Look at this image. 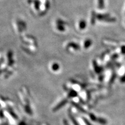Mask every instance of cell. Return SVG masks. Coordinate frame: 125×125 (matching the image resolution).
<instances>
[{"instance_id": "1", "label": "cell", "mask_w": 125, "mask_h": 125, "mask_svg": "<svg viewBox=\"0 0 125 125\" xmlns=\"http://www.w3.org/2000/svg\"><path fill=\"white\" fill-rule=\"evenodd\" d=\"M98 7L99 9H103L104 7V0H98Z\"/></svg>"}, {"instance_id": "2", "label": "cell", "mask_w": 125, "mask_h": 125, "mask_svg": "<svg viewBox=\"0 0 125 125\" xmlns=\"http://www.w3.org/2000/svg\"><path fill=\"white\" fill-rule=\"evenodd\" d=\"M80 27L81 28H84L85 26V22L84 21H82L80 23Z\"/></svg>"}]
</instances>
